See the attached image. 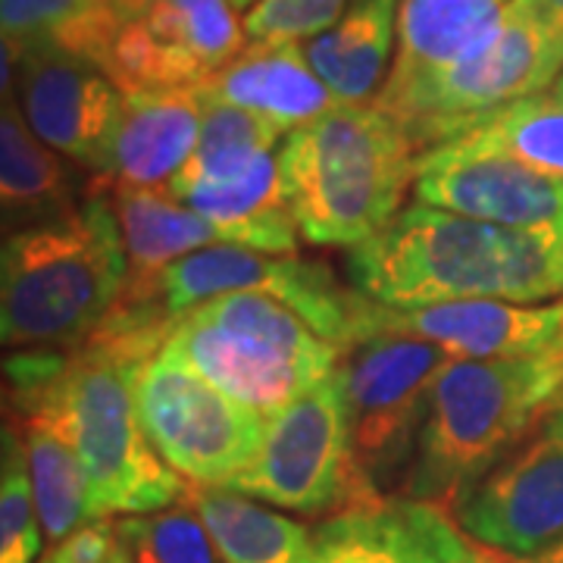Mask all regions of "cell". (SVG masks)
Instances as JSON below:
<instances>
[{
	"label": "cell",
	"instance_id": "39",
	"mask_svg": "<svg viewBox=\"0 0 563 563\" xmlns=\"http://www.w3.org/2000/svg\"><path fill=\"white\" fill-rule=\"evenodd\" d=\"M41 563H51V561H47V558H44V561H41Z\"/></svg>",
	"mask_w": 563,
	"mask_h": 563
},
{
	"label": "cell",
	"instance_id": "28",
	"mask_svg": "<svg viewBox=\"0 0 563 563\" xmlns=\"http://www.w3.org/2000/svg\"><path fill=\"white\" fill-rule=\"evenodd\" d=\"M203 98L201 135L191 151L188 163L179 169V176L169 181V195L179 198L185 188H195L203 181H225L242 176L254 163L276 151L279 129L257 113L235 107V103Z\"/></svg>",
	"mask_w": 563,
	"mask_h": 563
},
{
	"label": "cell",
	"instance_id": "2",
	"mask_svg": "<svg viewBox=\"0 0 563 563\" xmlns=\"http://www.w3.org/2000/svg\"><path fill=\"white\" fill-rule=\"evenodd\" d=\"M163 344L144 335L98 329L66 351L60 379L38 395L13 401H47L79 454L91 520L157 514L188 495V483L154 451L135 401V373Z\"/></svg>",
	"mask_w": 563,
	"mask_h": 563
},
{
	"label": "cell",
	"instance_id": "12",
	"mask_svg": "<svg viewBox=\"0 0 563 563\" xmlns=\"http://www.w3.org/2000/svg\"><path fill=\"white\" fill-rule=\"evenodd\" d=\"M473 542L514 558L563 551V404L451 504Z\"/></svg>",
	"mask_w": 563,
	"mask_h": 563
},
{
	"label": "cell",
	"instance_id": "35",
	"mask_svg": "<svg viewBox=\"0 0 563 563\" xmlns=\"http://www.w3.org/2000/svg\"><path fill=\"white\" fill-rule=\"evenodd\" d=\"M483 563H563V551H554V554H539V558H514V554H504V551L488 548Z\"/></svg>",
	"mask_w": 563,
	"mask_h": 563
},
{
	"label": "cell",
	"instance_id": "17",
	"mask_svg": "<svg viewBox=\"0 0 563 563\" xmlns=\"http://www.w3.org/2000/svg\"><path fill=\"white\" fill-rule=\"evenodd\" d=\"M201 88L122 95L110 166L91 176L101 188H169L201 135Z\"/></svg>",
	"mask_w": 563,
	"mask_h": 563
},
{
	"label": "cell",
	"instance_id": "19",
	"mask_svg": "<svg viewBox=\"0 0 563 563\" xmlns=\"http://www.w3.org/2000/svg\"><path fill=\"white\" fill-rule=\"evenodd\" d=\"M85 195H103L117 210L129 263L120 295L125 303H163L157 288L163 269L220 242L217 229L201 213L161 188H101L85 181Z\"/></svg>",
	"mask_w": 563,
	"mask_h": 563
},
{
	"label": "cell",
	"instance_id": "37",
	"mask_svg": "<svg viewBox=\"0 0 563 563\" xmlns=\"http://www.w3.org/2000/svg\"><path fill=\"white\" fill-rule=\"evenodd\" d=\"M554 347H558V354H561V366H563V339L558 344H554ZM554 404H563V379H561V391H558V398H554ZM554 404H551V407H554ZM551 407H548V410H551Z\"/></svg>",
	"mask_w": 563,
	"mask_h": 563
},
{
	"label": "cell",
	"instance_id": "6",
	"mask_svg": "<svg viewBox=\"0 0 563 563\" xmlns=\"http://www.w3.org/2000/svg\"><path fill=\"white\" fill-rule=\"evenodd\" d=\"M163 351L263 417L329 379L342 357L291 307L257 291L222 295L185 310Z\"/></svg>",
	"mask_w": 563,
	"mask_h": 563
},
{
	"label": "cell",
	"instance_id": "13",
	"mask_svg": "<svg viewBox=\"0 0 563 563\" xmlns=\"http://www.w3.org/2000/svg\"><path fill=\"white\" fill-rule=\"evenodd\" d=\"M413 188L420 203L470 220L563 232V179L461 139L422 154Z\"/></svg>",
	"mask_w": 563,
	"mask_h": 563
},
{
	"label": "cell",
	"instance_id": "1",
	"mask_svg": "<svg viewBox=\"0 0 563 563\" xmlns=\"http://www.w3.org/2000/svg\"><path fill=\"white\" fill-rule=\"evenodd\" d=\"M351 288L385 307L444 301L536 303L563 295V232L514 229L413 203L347 247Z\"/></svg>",
	"mask_w": 563,
	"mask_h": 563
},
{
	"label": "cell",
	"instance_id": "29",
	"mask_svg": "<svg viewBox=\"0 0 563 563\" xmlns=\"http://www.w3.org/2000/svg\"><path fill=\"white\" fill-rule=\"evenodd\" d=\"M457 139L563 179V76L539 95L485 113Z\"/></svg>",
	"mask_w": 563,
	"mask_h": 563
},
{
	"label": "cell",
	"instance_id": "25",
	"mask_svg": "<svg viewBox=\"0 0 563 563\" xmlns=\"http://www.w3.org/2000/svg\"><path fill=\"white\" fill-rule=\"evenodd\" d=\"M3 47L16 57L63 51L101 69L120 29L132 22L113 0H0Z\"/></svg>",
	"mask_w": 563,
	"mask_h": 563
},
{
	"label": "cell",
	"instance_id": "27",
	"mask_svg": "<svg viewBox=\"0 0 563 563\" xmlns=\"http://www.w3.org/2000/svg\"><path fill=\"white\" fill-rule=\"evenodd\" d=\"M235 10L232 0H151L141 20L176 63L181 81L201 88L244 51L247 32Z\"/></svg>",
	"mask_w": 563,
	"mask_h": 563
},
{
	"label": "cell",
	"instance_id": "3",
	"mask_svg": "<svg viewBox=\"0 0 563 563\" xmlns=\"http://www.w3.org/2000/svg\"><path fill=\"white\" fill-rule=\"evenodd\" d=\"M417 144L376 103H339L288 132L282 181L303 242L357 247L398 217L417 181Z\"/></svg>",
	"mask_w": 563,
	"mask_h": 563
},
{
	"label": "cell",
	"instance_id": "22",
	"mask_svg": "<svg viewBox=\"0 0 563 563\" xmlns=\"http://www.w3.org/2000/svg\"><path fill=\"white\" fill-rule=\"evenodd\" d=\"M398 10V0H347L342 20L307 44V60L339 103H363L383 91Z\"/></svg>",
	"mask_w": 563,
	"mask_h": 563
},
{
	"label": "cell",
	"instance_id": "7",
	"mask_svg": "<svg viewBox=\"0 0 563 563\" xmlns=\"http://www.w3.org/2000/svg\"><path fill=\"white\" fill-rule=\"evenodd\" d=\"M451 354L432 342L376 335L344 347L335 376L342 383L351 448L366 492L383 501L401 495L417 461L429 391Z\"/></svg>",
	"mask_w": 563,
	"mask_h": 563
},
{
	"label": "cell",
	"instance_id": "16",
	"mask_svg": "<svg viewBox=\"0 0 563 563\" xmlns=\"http://www.w3.org/2000/svg\"><path fill=\"white\" fill-rule=\"evenodd\" d=\"M485 551L448 507L404 495L332 514L313 529V563H483Z\"/></svg>",
	"mask_w": 563,
	"mask_h": 563
},
{
	"label": "cell",
	"instance_id": "5",
	"mask_svg": "<svg viewBox=\"0 0 563 563\" xmlns=\"http://www.w3.org/2000/svg\"><path fill=\"white\" fill-rule=\"evenodd\" d=\"M561 379L558 347L504 361L451 357L429 391L404 498L451 510L463 488L485 476L539 426L561 391Z\"/></svg>",
	"mask_w": 563,
	"mask_h": 563
},
{
	"label": "cell",
	"instance_id": "11",
	"mask_svg": "<svg viewBox=\"0 0 563 563\" xmlns=\"http://www.w3.org/2000/svg\"><path fill=\"white\" fill-rule=\"evenodd\" d=\"M161 298L176 320L185 310L222 295L257 291L291 307L320 339L339 351L361 342L366 298L329 273V266L295 254H263L242 244L201 247L161 273Z\"/></svg>",
	"mask_w": 563,
	"mask_h": 563
},
{
	"label": "cell",
	"instance_id": "20",
	"mask_svg": "<svg viewBox=\"0 0 563 563\" xmlns=\"http://www.w3.org/2000/svg\"><path fill=\"white\" fill-rule=\"evenodd\" d=\"M201 95L235 103L279 132H295L335 110L339 98L325 88L301 44H251L201 85Z\"/></svg>",
	"mask_w": 563,
	"mask_h": 563
},
{
	"label": "cell",
	"instance_id": "32",
	"mask_svg": "<svg viewBox=\"0 0 563 563\" xmlns=\"http://www.w3.org/2000/svg\"><path fill=\"white\" fill-rule=\"evenodd\" d=\"M347 0H257L244 20L251 44H298L320 38L342 20Z\"/></svg>",
	"mask_w": 563,
	"mask_h": 563
},
{
	"label": "cell",
	"instance_id": "14",
	"mask_svg": "<svg viewBox=\"0 0 563 563\" xmlns=\"http://www.w3.org/2000/svg\"><path fill=\"white\" fill-rule=\"evenodd\" d=\"M20 110L47 147L103 176L120 125L122 91L95 63L63 51L25 54L16 73Z\"/></svg>",
	"mask_w": 563,
	"mask_h": 563
},
{
	"label": "cell",
	"instance_id": "40",
	"mask_svg": "<svg viewBox=\"0 0 563 563\" xmlns=\"http://www.w3.org/2000/svg\"><path fill=\"white\" fill-rule=\"evenodd\" d=\"M113 3H117V0H113Z\"/></svg>",
	"mask_w": 563,
	"mask_h": 563
},
{
	"label": "cell",
	"instance_id": "15",
	"mask_svg": "<svg viewBox=\"0 0 563 563\" xmlns=\"http://www.w3.org/2000/svg\"><path fill=\"white\" fill-rule=\"evenodd\" d=\"M376 335L420 339L444 347L454 361L532 357L563 339V301L523 307L510 301H444L385 307L366 298L361 342Z\"/></svg>",
	"mask_w": 563,
	"mask_h": 563
},
{
	"label": "cell",
	"instance_id": "26",
	"mask_svg": "<svg viewBox=\"0 0 563 563\" xmlns=\"http://www.w3.org/2000/svg\"><path fill=\"white\" fill-rule=\"evenodd\" d=\"M185 498L201 514L222 563H313V532L242 492L188 483Z\"/></svg>",
	"mask_w": 563,
	"mask_h": 563
},
{
	"label": "cell",
	"instance_id": "18",
	"mask_svg": "<svg viewBox=\"0 0 563 563\" xmlns=\"http://www.w3.org/2000/svg\"><path fill=\"white\" fill-rule=\"evenodd\" d=\"M504 0H401L395 60L376 107H395L429 79L473 57L498 32Z\"/></svg>",
	"mask_w": 563,
	"mask_h": 563
},
{
	"label": "cell",
	"instance_id": "21",
	"mask_svg": "<svg viewBox=\"0 0 563 563\" xmlns=\"http://www.w3.org/2000/svg\"><path fill=\"white\" fill-rule=\"evenodd\" d=\"M195 213L217 229L222 244H242L263 254H295L298 222L291 217L285 181H282L279 151L266 154L225 181H203L179 195Z\"/></svg>",
	"mask_w": 563,
	"mask_h": 563
},
{
	"label": "cell",
	"instance_id": "9",
	"mask_svg": "<svg viewBox=\"0 0 563 563\" xmlns=\"http://www.w3.org/2000/svg\"><path fill=\"white\" fill-rule=\"evenodd\" d=\"M563 69V41L539 16L532 0H507L498 32L448 73L429 79L388 107L417 147L457 139L485 113L544 91Z\"/></svg>",
	"mask_w": 563,
	"mask_h": 563
},
{
	"label": "cell",
	"instance_id": "23",
	"mask_svg": "<svg viewBox=\"0 0 563 563\" xmlns=\"http://www.w3.org/2000/svg\"><path fill=\"white\" fill-rule=\"evenodd\" d=\"M0 203L7 232L63 220L79 210L73 173L29 129L13 101H3L0 113Z\"/></svg>",
	"mask_w": 563,
	"mask_h": 563
},
{
	"label": "cell",
	"instance_id": "33",
	"mask_svg": "<svg viewBox=\"0 0 563 563\" xmlns=\"http://www.w3.org/2000/svg\"><path fill=\"white\" fill-rule=\"evenodd\" d=\"M120 532L110 520H91L79 532H73L66 542H60L47 561L51 563H113L120 551Z\"/></svg>",
	"mask_w": 563,
	"mask_h": 563
},
{
	"label": "cell",
	"instance_id": "38",
	"mask_svg": "<svg viewBox=\"0 0 563 563\" xmlns=\"http://www.w3.org/2000/svg\"><path fill=\"white\" fill-rule=\"evenodd\" d=\"M232 3H235V7H247L251 0H232Z\"/></svg>",
	"mask_w": 563,
	"mask_h": 563
},
{
	"label": "cell",
	"instance_id": "24",
	"mask_svg": "<svg viewBox=\"0 0 563 563\" xmlns=\"http://www.w3.org/2000/svg\"><path fill=\"white\" fill-rule=\"evenodd\" d=\"M7 410H13V417L10 413L7 417L20 426L25 439L29 476H32L44 539L57 548L73 532H79L81 526L91 523L88 485H85L79 454L73 448L66 426L47 401H32Z\"/></svg>",
	"mask_w": 563,
	"mask_h": 563
},
{
	"label": "cell",
	"instance_id": "31",
	"mask_svg": "<svg viewBox=\"0 0 563 563\" xmlns=\"http://www.w3.org/2000/svg\"><path fill=\"white\" fill-rule=\"evenodd\" d=\"M41 517L35 507L29 454L20 426L3 422V476H0V563H35L41 551Z\"/></svg>",
	"mask_w": 563,
	"mask_h": 563
},
{
	"label": "cell",
	"instance_id": "4",
	"mask_svg": "<svg viewBox=\"0 0 563 563\" xmlns=\"http://www.w3.org/2000/svg\"><path fill=\"white\" fill-rule=\"evenodd\" d=\"M0 335L13 351H73L113 313L125 288L117 210L85 195L79 210L7 232L0 266Z\"/></svg>",
	"mask_w": 563,
	"mask_h": 563
},
{
	"label": "cell",
	"instance_id": "36",
	"mask_svg": "<svg viewBox=\"0 0 563 563\" xmlns=\"http://www.w3.org/2000/svg\"><path fill=\"white\" fill-rule=\"evenodd\" d=\"M120 542H122V539H120ZM113 563H135V561H132V554H129V548H125V544H120V551H117Z\"/></svg>",
	"mask_w": 563,
	"mask_h": 563
},
{
	"label": "cell",
	"instance_id": "30",
	"mask_svg": "<svg viewBox=\"0 0 563 563\" xmlns=\"http://www.w3.org/2000/svg\"><path fill=\"white\" fill-rule=\"evenodd\" d=\"M117 532L135 563H222L220 548L188 498L157 514L117 520Z\"/></svg>",
	"mask_w": 563,
	"mask_h": 563
},
{
	"label": "cell",
	"instance_id": "34",
	"mask_svg": "<svg viewBox=\"0 0 563 563\" xmlns=\"http://www.w3.org/2000/svg\"><path fill=\"white\" fill-rule=\"evenodd\" d=\"M532 3H536L539 16L551 25V32L563 41V0H532Z\"/></svg>",
	"mask_w": 563,
	"mask_h": 563
},
{
	"label": "cell",
	"instance_id": "10",
	"mask_svg": "<svg viewBox=\"0 0 563 563\" xmlns=\"http://www.w3.org/2000/svg\"><path fill=\"white\" fill-rule=\"evenodd\" d=\"M135 401L154 451L188 483L229 488L254 463L263 413L229 398L169 351L161 347L141 363Z\"/></svg>",
	"mask_w": 563,
	"mask_h": 563
},
{
	"label": "cell",
	"instance_id": "8",
	"mask_svg": "<svg viewBox=\"0 0 563 563\" xmlns=\"http://www.w3.org/2000/svg\"><path fill=\"white\" fill-rule=\"evenodd\" d=\"M229 488L307 517L376 504L354 463L347 404L335 373L263 417L254 463Z\"/></svg>",
	"mask_w": 563,
	"mask_h": 563
}]
</instances>
